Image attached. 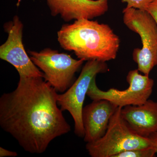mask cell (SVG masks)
Returning <instances> with one entry per match:
<instances>
[{"label": "cell", "instance_id": "obj_16", "mask_svg": "<svg viewBox=\"0 0 157 157\" xmlns=\"http://www.w3.org/2000/svg\"><path fill=\"white\" fill-rule=\"evenodd\" d=\"M149 137L151 139L153 143H154L155 148L157 153V132L154 133Z\"/></svg>", "mask_w": 157, "mask_h": 157}, {"label": "cell", "instance_id": "obj_14", "mask_svg": "<svg viewBox=\"0 0 157 157\" xmlns=\"http://www.w3.org/2000/svg\"><path fill=\"white\" fill-rule=\"evenodd\" d=\"M146 10L153 17L157 24V0H155L150 3Z\"/></svg>", "mask_w": 157, "mask_h": 157}, {"label": "cell", "instance_id": "obj_1", "mask_svg": "<svg viewBox=\"0 0 157 157\" xmlns=\"http://www.w3.org/2000/svg\"><path fill=\"white\" fill-rule=\"evenodd\" d=\"M43 77H19L0 98V126L25 151L40 154L71 127L57 104V92Z\"/></svg>", "mask_w": 157, "mask_h": 157}, {"label": "cell", "instance_id": "obj_2", "mask_svg": "<svg viewBox=\"0 0 157 157\" xmlns=\"http://www.w3.org/2000/svg\"><path fill=\"white\" fill-rule=\"evenodd\" d=\"M57 36L61 47L73 51L85 61L114 59L120 44L119 38L108 25L84 18L64 25Z\"/></svg>", "mask_w": 157, "mask_h": 157}, {"label": "cell", "instance_id": "obj_12", "mask_svg": "<svg viewBox=\"0 0 157 157\" xmlns=\"http://www.w3.org/2000/svg\"><path fill=\"white\" fill-rule=\"evenodd\" d=\"M156 154L154 147L133 149L117 155L114 157H154Z\"/></svg>", "mask_w": 157, "mask_h": 157}, {"label": "cell", "instance_id": "obj_8", "mask_svg": "<svg viewBox=\"0 0 157 157\" xmlns=\"http://www.w3.org/2000/svg\"><path fill=\"white\" fill-rule=\"evenodd\" d=\"M23 29V24L17 15L5 25L4 29L8 37L0 46V58L12 65L19 77L44 78V73L34 64L26 52L22 42Z\"/></svg>", "mask_w": 157, "mask_h": 157}, {"label": "cell", "instance_id": "obj_10", "mask_svg": "<svg viewBox=\"0 0 157 157\" xmlns=\"http://www.w3.org/2000/svg\"><path fill=\"white\" fill-rule=\"evenodd\" d=\"M117 107L112 102L104 99L94 100L83 107L85 142H94L105 135L110 118Z\"/></svg>", "mask_w": 157, "mask_h": 157}, {"label": "cell", "instance_id": "obj_4", "mask_svg": "<svg viewBox=\"0 0 157 157\" xmlns=\"http://www.w3.org/2000/svg\"><path fill=\"white\" fill-rule=\"evenodd\" d=\"M123 13L124 24L141 39L142 48L133 51V60L137 64L138 71L149 76L157 65L156 22L146 10L125 8Z\"/></svg>", "mask_w": 157, "mask_h": 157}, {"label": "cell", "instance_id": "obj_11", "mask_svg": "<svg viewBox=\"0 0 157 157\" xmlns=\"http://www.w3.org/2000/svg\"><path fill=\"white\" fill-rule=\"evenodd\" d=\"M121 114L130 128L141 137L157 132V102L148 100L141 105L123 107Z\"/></svg>", "mask_w": 157, "mask_h": 157}, {"label": "cell", "instance_id": "obj_15", "mask_svg": "<svg viewBox=\"0 0 157 157\" xmlns=\"http://www.w3.org/2000/svg\"><path fill=\"white\" fill-rule=\"evenodd\" d=\"M18 154L16 152L8 150L2 147H0V157L17 156Z\"/></svg>", "mask_w": 157, "mask_h": 157}, {"label": "cell", "instance_id": "obj_13", "mask_svg": "<svg viewBox=\"0 0 157 157\" xmlns=\"http://www.w3.org/2000/svg\"><path fill=\"white\" fill-rule=\"evenodd\" d=\"M155 0H122L127 4V8H135L140 10H146L147 6Z\"/></svg>", "mask_w": 157, "mask_h": 157}, {"label": "cell", "instance_id": "obj_5", "mask_svg": "<svg viewBox=\"0 0 157 157\" xmlns=\"http://www.w3.org/2000/svg\"><path fill=\"white\" fill-rule=\"evenodd\" d=\"M28 53L34 64L43 72L45 81L61 94L73 84L75 73L85 61L49 48L39 52L29 51Z\"/></svg>", "mask_w": 157, "mask_h": 157}, {"label": "cell", "instance_id": "obj_7", "mask_svg": "<svg viewBox=\"0 0 157 157\" xmlns=\"http://www.w3.org/2000/svg\"><path fill=\"white\" fill-rule=\"evenodd\" d=\"M96 78L90 84L87 96L91 100L101 99L112 102L117 107L137 106L143 104L149 100L153 91L154 81L149 76L142 75L137 69L131 70L126 79L129 87L126 90L110 88L103 91L98 88Z\"/></svg>", "mask_w": 157, "mask_h": 157}, {"label": "cell", "instance_id": "obj_6", "mask_svg": "<svg viewBox=\"0 0 157 157\" xmlns=\"http://www.w3.org/2000/svg\"><path fill=\"white\" fill-rule=\"evenodd\" d=\"M109 70L106 62L88 61L76 81L64 93L58 94L57 104L62 111L67 110L73 118L75 135L83 138L84 129L82 120L83 104L91 82L99 73Z\"/></svg>", "mask_w": 157, "mask_h": 157}, {"label": "cell", "instance_id": "obj_9", "mask_svg": "<svg viewBox=\"0 0 157 157\" xmlns=\"http://www.w3.org/2000/svg\"><path fill=\"white\" fill-rule=\"evenodd\" d=\"M54 16L60 15L65 21L87 19L104 15L109 0H45Z\"/></svg>", "mask_w": 157, "mask_h": 157}, {"label": "cell", "instance_id": "obj_3", "mask_svg": "<svg viewBox=\"0 0 157 157\" xmlns=\"http://www.w3.org/2000/svg\"><path fill=\"white\" fill-rule=\"evenodd\" d=\"M118 107L110 118L108 128L100 139L86 143V148L92 157H114L122 152L133 149L155 147L149 137H141L133 132L121 114Z\"/></svg>", "mask_w": 157, "mask_h": 157}]
</instances>
